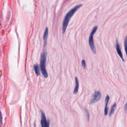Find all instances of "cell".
I'll return each instance as SVG.
<instances>
[{"label":"cell","mask_w":127,"mask_h":127,"mask_svg":"<svg viewBox=\"0 0 127 127\" xmlns=\"http://www.w3.org/2000/svg\"><path fill=\"white\" fill-rule=\"evenodd\" d=\"M82 4H80L78 5H76L74 7H73L71 9H70L64 16V17L63 20V25H62V30H63V33L64 34L65 32L66 28L68 26V23L69 22L70 19L72 17V16L74 15V14L75 13L76 10L78 9L81 6H82Z\"/></svg>","instance_id":"6da1fadb"},{"label":"cell","mask_w":127,"mask_h":127,"mask_svg":"<svg viewBox=\"0 0 127 127\" xmlns=\"http://www.w3.org/2000/svg\"><path fill=\"white\" fill-rule=\"evenodd\" d=\"M46 59H47V52L45 51H44L42 53L41 55L40 68L41 71L45 78H47L48 76V74L46 68Z\"/></svg>","instance_id":"7a4b0ae2"},{"label":"cell","mask_w":127,"mask_h":127,"mask_svg":"<svg viewBox=\"0 0 127 127\" xmlns=\"http://www.w3.org/2000/svg\"><path fill=\"white\" fill-rule=\"evenodd\" d=\"M97 29H98L97 26H94L93 27V28L92 29L91 33L90 34L89 37V46H90L92 52L94 54H96V48H95L94 40H93V36H94V34L95 33L96 31H97Z\"/></svg>","instance_id":"3957f363"},{"label":"cell","mask_w":127,"mask_h":127,"mask_svg":"<svg viewBox=\"0 0 127 127\" xmlns=\"http://www.w3.org/2000/svg\"><path fill=\"white\" fill-rule=\"evenodd\" d=\"M101 97V93L99 91H95L92 95V98L89 103L90 105H92L97 102H98Z\"/></svg>","instance_id":"277c9868"},{"label":"cell","mask_w":127,"mask_h":127,"mask_svg":"<svg viewBox=\"0 0 127 127\" xmlns=\"http://www.w3.org/2000/svg\"><path fill=\"white\" fill-rule=\"evenodd\" d=\"M41 124L42 127H49V125H50L49 121H47L45 115L42 112H41Z\"/></svg>","instance_id":"5b68a950"},{"label":"cell","mask_w":127,"mask_h":127,"mask_svg":"<svg viewBox=\"0 0 127 127\" xmlns=\"http://www.w3.org/2000/svg\"><path fill=\"white\" fill-rule=\"evenodd\" d=\"M116 49L117 52L118 54L119 55V56H120V57L121 58V59L123 61H124L123 55V54H122V51H121V48H120V45H119V43H118V40L116 41Z\"/></svg>","instance_id":"8992f818"},{"label":"cell","mask_w":127,"mask_h":127,"mask_svg":"<svg viewBox=\"0 0 127 127\" xmlns=\"http://www.w3.org/2000/svg\"><path fill=\"white\" fill-rule=\"evenodd\" d=\"M110 100V97L108 95H107L105 98V106L104 108V115L107 116L108 113V104L109 103V101Z\"/></svg>","instance_id":"52a82bcc"},{"label":"cell","mask_w":127,"mask_h":127,"mask_svg":"<svg viewBox=\"0 0 127 127\" xmlns=\"http://www.w3.org/2000/svg\"><path fill=\"white\" fill-rule=\"evenodd\" d=\"M48 35V28L47 27L45 30V32L43 35V40H44V48H45L47 45V38Z\"/></svg>","instance_id":"ba28073f"},{"label":"cell","mask_w":127,"mask_h":127,"mask_svg":"<svg viewBox=\"0 0 127 127\" xmlns=\"http://www.w3.org/2000/svg\"><path fill=\"white\" fill-rule=\"evenodd\" d=\"M75 86L73 91V93L74 94H76L78 92V88H79V81L77 77H75Z\"/></svg>","instance_id":"9c48e42d"},{"label":"cell","mask_w":127,"mask_h":127,"mask_svg":"<svg viewBox=\"0 0 127 127\" xmlns=\"http://www.w3.org/2000/svg\"><path fill=\"white\" fill-rule=\"evenodd\" d=\"M116 107H117V104L115 103L113 104V105L112 106V107L111 108V109H110L109 113L110 116H111L114 114V113L115 112V111L116 109Z\"/></svg>","instance_id":"30bf717a"},{"label":"cell","mask_w":127,"mask_h":127,"mask_svg":"<svg viewBox=\"0 0 127 127\" xmlns=\"http://www.w3.org/2000/svg\"><path fill=\"white\" fill-rule=\"evenodd\" d=\"M34 69L36 73V74L38 76L40 75V66L37 64H35L34 65Z\"/></svg>","instance_id":"8fae6325"},{"label":"cell","mask_w":127,"mask_h":127,"mask_svg":"<svg viewBox=\"0 0 127 127\" xmlns=\"http://www.w3.org/2000/svg\"><path fill=\"white\" fill-rule=\"evenodd\" d=\"M124 48H125V50L126 53V55L127 57V36H126L124 40Z\"/></svg>","instance_id":"7c38bea8"},{"label":"cell","mask_w":127,"mask_h":127,"mask_svg":"<svg viewBox=\"0 0 127 127\" xmlns=\"http://www.w3.org/2000/svg\"><path fill=\"white\" fill-rule=\"evenodd\" d=\"M81 65H82V66L83 67V68L84 69H85L86 68V62L84 60H82L81 61Z\"/></svg>","instance_id":"4fadbf2b"},{"label":"cell","mask_w":127,"mask_h":127,"mask_svg":"<svg viewBox=\"0 0 127 127\" xmlns=\"http://www.w3.org/2000/svg\"><path fill=\"white\" fill-rule=\"evenodd\" d=\"M84 110L86 112V116H87V120L88 121H89V113L88 111V110L86 109H84Z\"/></svg>","instance_id":"5bb4252c"},{"label":"cell","mask_w":127,"mask_h":127,"mask_svg":"<svg viewBox=\"0 0 127 127\" xmlns=\"http://www.w3.org/2000/svg\"><path fill=\"white\" fill-rule=\"evenodd\" d=\"M124 109H125V111H127V102L126 104L125 105Z\"/></svg>","instance_id":"9a60e30c"},{"label":"cell","mask_w":127,"mask_h":127,"mask_svg":"<svg viewBox=\"0 0 127 127\" xmlns=\"http://www.w3.org/2000/svg\"><path fill=\"white\" fill-rule=\"evenodd\" d=\"M1 119H2L1 115V114H0V127H1Z\"/></svg>","instance_id":"2e32d148"}]
</instances>
